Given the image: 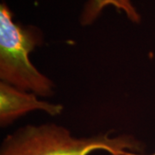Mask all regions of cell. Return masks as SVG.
I'll list each match as a JSON object with an SVG mask.
<instances>
[{
    "instance_id": "3",
    "label": "cell",
    "mask_w": 155,
    "mask_h": 155,
    "mask_svg": "<svg viewBox=\"0 0 155 155\" xmlns=\"http://www.w3.org/2000/svg\"><path fill=\"white\" fill-rule=\"evenodd\" d=\"M37 95L0 83V124L6 127L19 117L34 110H42L50 116H58L63 110L61 104L40 100Z\"/></svg>"
},
{
    "instance_id": "2",
    "label": "cell",
    "mask_w": 155,
    "mask_h": 155,
    "mask_svg": "<svg viewBox=\"0 0 155 155\" xmlns=\"http://www.w3.org/2000/svg\"><path fill=\"white\" fill-rule=\"evenodd\" d=\"M42 42V34L32 26L13 21L5 3L0 5V78L2 82L41 97L54 94V84L39 71L29 54Z\"/></svg>"
},
{
    "instance_id": "1",
    "label": "cell",
    "mask_w": 155,
    "mask_h": 155,
    "mask_svg": "<svg viewBox=\"0 0 155 155\" xmlns=\"http://www.w3.org/2000/svg\"><path fill=\"white\" fill-rule=\"evenodd\" d=\"M143 149L133 135L111 136L110 133L91 137H75L66 127L54 123L28 125L6 136L0 155H89L103 150L110 154L122 151L139 153Z\"/></svg>"
},
{
    "instance_id": "4",
    "label": "cell",
    "mask_w": 155,
    "mask_h": 155,
    "mask_svg": "<svg viewBox=\"0 0 155 155\" xmlns=\"http://www.w3.org/2000/svg\"><path fill=\"white\" fill-rule=\"evenodd\" d=\"M107 5H114L119 11L125 12L132 22H139L140 21V16L132 5L130 0H89L81 16V23L83 25L91 23Z\"/></svg>"
},
{
    "instance_id": "5",
    "label": "cell",
    "mask_w": 155,
    "mask_h": 155,
    "mask_svg": "<svg viewBox=\"0 0 155 155\" xmlns=\"http://www.w3.org/2000/svg\"><path fill=\"white\" fill-rule=\"evenodd\" d=\"M111 155H145V154H140V153H134V152H129V151H122V152H120V153H115V154H111ZM148 155H155L154 153L153 154H148Z\"/></svg>"
}]
</instances>
